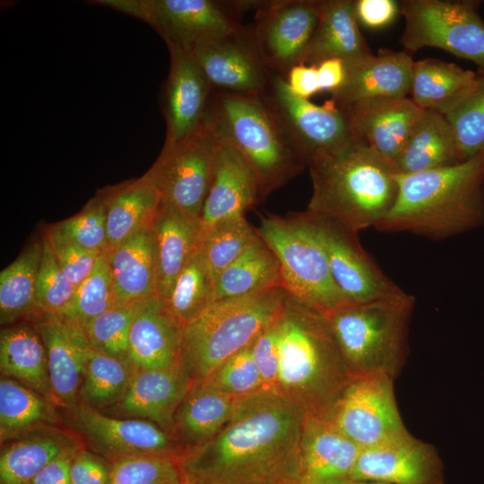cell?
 Returning <instances> with one entry per match:
<instances>
[{
    "label": "cell",
    "instance_id": "obj_1",
    "mask_svg": "<svg viewBox=\"0 0 484 484\" xmlns=\"http://www.w3.org/2000/svg\"><path fill=\"white\" fill-rule=\"evenodd\" d=\"M306 418L273 391L242 398L214 437L179 457L185 483L302 484Z\"/></svg>",
    "mask_w": 484,
    "mask_h": 484
},
{
    "label": "cell",
    "instance_id": "obj_16",
    "mask_svg": "<svg viewBox=\"0 0 484 484\" xmlns=\"http://www.w3.org/2000/svg\"><path fill=\"white\" fill-rule=\"evenodd\" d=\"M68 410L70 427L110 462L150 455L179 459L184 453L170 433L149 420L109 417L82 402Z\"/></svg>",
    "mask_w": 484,
    "mask_h": 484
},
{
    "label": "cell",
    "instance_id": "obj_40",
    "mask_svg": "<svg viewBox=\"0 0 484 484\" xmlns=\"http://www.w3.org/2000/svg\"><path fill=\"white\" fill-rule=\"evenodd\" d=\"M215 301V279L197 248L176 280L165 302L186 326L201 316Z\"/></svg>",
    "mask_w": 484,
    "mask_h": 484
},
{
    "label": "cell",
    "instance_id": "obj_3",
    "mask_svg": "<svg viewBox=\"0 0 484 484\" xmlns=\"http://www.w3.org/2000/svg\"><path fill=\"white\" fill-rule=\"evenodd\" d=\"M277 330L280 365L273 392L307 415L325 413L351 377L327 315L288 293Z\"/></svg>",
    "mask_w": 484,
    "mask_h": 484
},
{
    "label": "cell",
    "instance_id": "obj_22",
    "mask_svg": "<svg viewBox=\"0 0 484 484\" xmlns=\"http://www.w3.org/2000/svg\"><path fill=\"white\" fill-rule=\"evenodd\" d=\"M168 48L170 67L163 95L165 142H176L203 122L214 91L188 51L174 46Z\"/></svg>",
    "mask_w": 484,
    "mask_h": 484
},
{
    "label": "cell",
    "instance_id": "obj_36",
    "mask_svg": "<svg viewBox=\"0 0 484 484\" xmlns=\"http://www.w3.org/2000/svg\"><path fill=\"white\" fill-rule=\"evenodd\" d=\"M477 73L436 58L414 61L411 99L422 109L444 113L470 88Z\"/></svg>",
    "mask_w": 484,
    "mask_h": 484
},
{
    "label": "cell",
    "instance_id": "obj_57",
    "mask_svg": "<svg viewBox=\"0 0 484 484\" xmlns=\"http://www.w3.org/2000/svg\"><path fill=\"white\" fill-rule=\"evenodd\" d=\"M185 484H197V483H185Z\"/></svg>",
    "mask_w": 484,
    "mask_h": 484
},
{
    "label": "cell",
    "instance_id": "obj_55",
    "mask_svg": "<svg viewBox=\"0 0 484 484\" xmlns=\"http://www.w3.org/2000/svg\"><path fill=\"white\" fill-rule=\"evenodd\" d=\"M321 91L330 92L337 90L344 82L345 64L338 58H331L316 65Z\"/></svg>",
    "mask_w": 484,
    "mask_h": 484
},
{
    "label": "cell",
    "instance_id": "obj_45",
    "mask_svg": "<svg viewBox=\"0 0 484 484\" xmlns=\"http://www.w3.org/2000/svg\"><path fill=\"white\" fill-rule=\"evenodd\" d=\"M133 304L113 307L82 329L91 349L128 362V342Z\"/></svg>",
    "mask_w": 484,
    "mask_h": 484
},
{
    "label": "cell",
    "instance_id": "obj_43",
    "mask_svg": "<svg viewBox=\"0 0 484 484\" xmlns=\"http://www.w3.org/2000/svg\"><path fill=\"white\" fill-rule=\"evenodd\" d=\"M113 302L112 277L106 250L99 255L91 273L77 287L71 305L61 315L74 320L83 328L113 307Z\"/></svg>",
    "mask_w": 484,
    "mask_h": 484
},
{
    "label": "cell",
    "instance_id": "obj_23",
    "mask_svg": "<svg viewBox=\"0 0 484 484\" xmlns=\"http://www.w3.org/2000/svg\"><path fill=\"white\" fill-rule=\"evenodd\" d=\"M201 217L162 202L151 222L156 293L164 300L198 248Z\"/></svg>",
    "mask_w": 484,
    "mask_h": 484
},
{
    "label": "cell",
    "instance_id": "obj_25",
    "mask_svg": "<svg viewBox=\"0 0 484 484\" xmlns=\"http://www.w3.org/2000/svg\"><path fill=\"white\" fill-rule=\"evenodd\" d=\"M192 385L181 367L136 369L116 406L121 413L153 422L173 436L175 415Z\"/></svg>",
    "mask_w": 484,
    "mask_h": 484
},
{
    "label": "cell",
    "instance_id": "obj_29",
    "mask_svg": "<svg viewBox=\"0 0 484 484\" xmlns=\"http://www.w3.org/2000/svg\"><path fill=\"white\" fill-rule=\"evenodd\" d=\"M241 399L194 383L174 419L178 445L186 451L211 440L231 419Z\"/></svg>",
    "mask_w": 484,
    "mask_h": 484
},
{
    "label": "cell",
    "instance_id": "obj_12",
    "mask_svg": "<svg viewBox=\"0 0 484 484\" xmlns=\"http://www.w3.org/2000/svg\"><path fill=\"white\" fill-rule=\"evenodd\" d=\"M393 381L385 374L351 376L322 415L361 449L402 437L410 432L398 411Z\"/></svg>",
    "mask_w": 484,
    "mask_h": 484
},
{
    "label": "cell",
    "instance_id": "obj_27",
    "mask_svg": "<svg viewBox=\"0 0 484 484\" xmlns=\"http://www.w3.org/2000/svg\"><path fill=\"white\" fill-rule=\"evenodd\" d=\"M259 203L249 167L240 153L221 139L212 180L201 214L202 229L224 218L245 214Z\"/></svg>",
    "mask_w": 484,
    "mask_h": 484
},
{
    "label": "cell",
    "instance_id": "obj_13",
    "mask_svg": "<svg viewBox=\"0 0 484 484\" xmlns=\"http://www.w3.org/2000/svg\"><path fill=\"white\" fill-rule=\"evenodd\" d=\"M99 4L138 18L165 40L189 51L208 38L241 25L234 1L214 0H102Z\"/></svg>",
    "mask_w": 484,
    "mask_h": 484
},
{
    "label": "cell",
    "instance_id": "obj_53",
    "mask_svg": "<svg viewBox=\"0 0 484 484\" xmlns=\"http://www.w3.org/2000/svg\"><path fill=\"white\" fill-rule=\"evenodd\" d=\"M74 446L49 462L30 484H72L71 466L74 455L81 448Z\"/></svg>",
    "mask_w": 484,
    "mask_h": 484
},
{
    "label": "cell",
    "instance_id": "obj_33",
    "mask_svg": "<svg viewBox=\"0 0 484 484\" xmlns=\"http://www.w3.org/2000/svg\"><path fill=\"white\" fill-rule=\"evenodd\" d=\"M77 445L68 434L48 426L33 430L2 449L0 484H30L49 462Z\"/></svg>",
    "mask_w": 484,
    "mask_h": 484
},
{
    "label": "cell",
    "instance_id": "obj_14",
    "mask_svg": "<svg viewBox=\"0 0 484 484\" xmlns=\"http://www.w3.org/2000/svg\"><path fill=\"white\" fill-rule=\"evenodd\" d=\"M306 213L324 246L333 279L349 304L403 292L363 249L357 232L308 210Z\"/></svg>",
    "mask_w": 484,
    "mask_h": 484
},
{
    "label": "cell",
    "instance_id": "obj_8",
    "mask_svg": "<svg viewBox=\"0 0 484 484\" xmlns=\"http://www.w3.org/2000/svg\"><path fill=\"white\" fill-rule=\"evenodd\" d=\"M259 236L276 255L283 289L296 300L326 315L348 305L337 288L324 246L305 212L261 216Z\"/></svg>",
    "mask_w": 484,
    "mask_h": 484
},
{
    "label": "cell",
    "instance_id": "obj_4",
    "mask_svg": "<svg viewBox=\"0 0 484 484\" xmlns=\"http://www.w3.org/2000/svg\"><path fill=\"white\" fill-rule=\"evenodd\" d=\"M307 168L312 181L307 210L354 232L375 228L394 203L400 172L363 141L317 158Z\"/></svg>",
    "mask_w": 484,
    "mask_h": 484
},
{
    "label": "cell",
    "instance_id": "obj_38",
    "mask_svg": "<svg viewBox=\"0 0 484 484\" xmlns=\"http://www.w3.org/2000/svg\"><path fill=\"white\" fill-rule=\"evenodd\" d=\"M43 241L34 242L0 273V322L35 315L36 285Z\"/></svg>",
    "mask_w": 484,
    "mask_h": 484
},
{
    "label": "cell",
    "instance_id": "obj_11",
    "mask_svg": "<svg viewBox=\"0 0 484 484\" xmlns=\"http://www.w3.org/2000/svg\"><path fill=\"white\" fill-rule=\"evenodd\" d=\"M479 2L403 0L405 28L400 42L405 51L426 47L444 49L475 63L484 72V22Z\"/></svg>",
    "mask_w": 484,
    "mask_h": 484
},
{
    "label": "cell",
    "instance_id": "obj_2",
    "mask_svg": "<svg viewBox=\"0 0 484 484\" xmlns=\"http://www.w3.org/2000/svg\"><path fill=\"white\" fill-rule=\"evenodd\" d=\"M398 191L376 225L439 240L484 225V151L457 165L397 175Z\"/></svg>",
    "mask_w": 484,
    "mask_h": 484
},
{
    "label": "cell",
    "instance_id": "obj_6",
    "mask_svg": "<svg viewBox=\"0 0 484 484\" xmlns=\"http://www.w3.org/2000/svg\"><path fill=\"white\" fill-rule=\"evenodd\" d=\"M415 298L406 292L348 304L328 315L351 376L385 374L395 380L408 358Z\"/></svg>",
    "mask_w": 484,
    "mask_h": 484
},
{
    "label": "cell",
    "instance_id": "obj_28",
    "mask_svg": "<svg viewBox=\"0 0 484 484\" xmlns=\"http://www.w3.org/2000/svg\"><path fill=\"white\" fill-rule=\"evenodd\" d=\"M373 54L360 33L354 0H322L318 22L303 58L316 66L338 58L351 63Z\"/></svg>",
    "mask_w": 484,
    "mask_h": 484
},
{
    "label": "cell",
    "instance_id": "obj_19",
    "mask_svg": "<svg viewBox=\"0 0 484 484\" xmlns=\"http://www.w3.org/2000/svg\"><path fill=\"white\" fill-rule=\"evenodd\" d=\"M185 327L158 294L134 303L128 362L135 369L180 367Z\"/></svg>",
    "mask_w": 484,
    "mask_h": 484
},
{
    "label": "cell",
    "instance_id": "obj_54",
    "mask_svg": "<svg viewBox=\"0 0 484 484\" xmlns=\"http://www.w3.org/2000/svg\"><path fill=\"white\" fill-rule=\"evenodd\" d=\"M286 82L290 91L302 99H308L321 91L315 65L299 64L293 66L287 74Z\"/></svg>",
    "mask_w": 484,
    "mask_h": 484
},
{
    "label": "cell",
    "instance_id": "obj_31",
    "mask_svg": "<svg viewBox=\"0 0 484 484\" xmlns=\"http://www.w3.org/2000/svg\"><path fill=\"white\" fill-rule=\"evenodd\" d=\"M463 161L453 127L445 116L424 109L395 166L401 174H415Z\"/></svg>",
    "mask_w": 484,
    "mask_h": 484
},
{
    "label": "cell",
    "instance_id": "obj_32",
    "mask_svg": "<svg viewBox=\"0 0 484 484\" xmlns=\"http://www.w3.org/2000/svg\"><path fill=\"white\" fill-rule=\"evenodd\" d=\"M98 193L106 206L108 250L150 225L161 203L160 193L143 175Z\"/></svg>",
    "mask_w": 484,
    "mask_h": 484
},
{
    "label": "cell",
    "instance_id": "obj_41",
    "mask_svg": "<svg viewBox=\"0 0 484 484\" xmlns=\"http://www.w3.org/2000/svg\"><path fill=\"white\" fill-rule=\"evenodd\" d=\"M258 238L256 228L245 214H236L203 229L198 248L216 280Z\"/></svg>",
    "mask_w": 484,
    "mask_h": 484
},
{
    "label": "cell",
    "instance_id": "obj_56",
    "mask_svg": "<svg viewBox=\"0 0 484 484\" xmlns=\"http://www.w3.org/2000/svg\"><path fill=\"white\" fill-rule=\"evenodd\" d=\"M334 484H387V483L376 482V481L353 480L349 479V480H342Z\"/></svg>",
    "mask_w": 484,
    "mask_h": 484
},
{
    "label": "cell",
    "instance_id": "obj_42",
    "mask_svg": "<svg viewBox=\"0 0 484 484\" xmlns=\"http://www.w3.org/2000/svg\"><path fill=\"white\" fill-rule=\"evenodd\" d=\"M442 114L453 127L464 161L484 151V72Z\"/></svg>",
    "mask_w": 484,
    "mask_h": 484
},
{
    "label": "cell",
    "instance_id": "obj_26",
    "mask_svg": "<svg viewBox=\"0 0 484 484\" xmlns=\"http://www.w3.org/2000/svg\"><path fill=\"white\" fill-rule=\"evenodd\" d=\"M360 450L324 415H307L301 439L302 484L349 480Z\"/></svg>",
    "mask_w": 484,
    "mask_h": 484
},
{
    "label": "cell",
    "instance_id": "obj_21",
    "mask_svg": "<svg viewBox=\"0 0 484 484\" xmlns=\"http://www.w3.org/2000/svg\"><path fill=\"white\" fill-rule=\"evenodd\" d=\"M340 109L356 134L394 164L424 110L408 96L369 98Z\"/></svg>",
    "mask_w": 484,
    "mask_h": 484
},
{
    "label": "cell",
    "instance_id": "obj_51",
    "mask_svg": "<svg viewBox=\"0 0 484 484\" xmlns=\"http://www.w3.org/2000/svg\"><path fill=\"white\" fill-rule=\"evenodd\" d=\"M112 462L81 447L72 462V484H108Z\"/></svg>",
    "mask_w": 484,
    "mask_h": 484
},
{
    "label": "cell",
    "instance_id": "obj_34",
    "mask_svg": "<svg viewBox=\"0 0 484 484\" xmlns=\"http://www.w3.org/2000/svg\"><path fill=\"white\" fill-rule=\"evenodd\" d=\"M0 369L53 402L45 346L34 327L22 324L1 331Z\"/></svg>",
    "mask_w": 484,
    "mask_h": 484
},
{
    "label": "cell",
    "instance_id": "obj_35",
    "mask_svg": "<svg viewBox=\"0 0 484 484\" xmlns=\"http://www.w3.org/2000/svg\"><path fill=\"white\" fill-rule=\"evenodd\" d=\"M283 288L281 264L259 238L215 280L216 301Z\"/></svg>",
    "mask_w": 484,
    "mask_h": 484
},
{
    "label": "cell",
    "instance_id": "obj_50",
    "mask_svg": "<svg viewBox=\"0 0 484 484\" xmlns=\"http://www.w3.org/2000/svg\"><path fill=\"white\" fill-rule=\"evenodd\" d=\"M277 319L251 342L253 359L259 370L264 391H274L278 378L280 355Z\"/></svg>",
    "mask_w": 484,
    "mask_h": 484
},
{
    "label": "cell",
    "instance_id": "obj_7",
    "mask_svg": "<svg viewBox=\"0 0 484 484\" xmlns=\"http://www.w3.org/2000/svg\"><path fill=\"white\" fill-rule=\"evenodd\" d=\"M288 292L273 288L220 299L185 327L180 367L193 383L248 346L280 315Z\"/></svg>",
    "mask_w": 484,
    "mask_h": 484
},
{
    "label": "cell",
    "instance_id": "obj_46",
    "mask_svg": "<svg viewBox=\"0 0 484 484\" xmlns=\"http://www.w3.org/2000/svg\"><path fill=\"white\" fill-rule=\"evenodd\" d=\"M42 241L43 250L37 277L34 316L43 314L61 315L71 305L77 288L62 272L45 237Z\"/></svg>",
    "mask_w": 484,
    "mask_h": 484
},
{
    "label": "cell",
    "instance_id": "obj_30",
    "mask_svg": "<svg viewBox=\"0 0 484 484\" xmlns=\"http://www.w3.org/2000/svg\"><path fill=\"white\" fill-rule=\"evenodd\" d=\"M108 257L113 285V307L132 305L157 294L151 223L108 250Z\"/></svg>",
    "mask_w": 484,
    "mask_h": 484
},
{
    "label": "cell",
    "instance_id": "obj_44",
    "mask_svg": "<svg viewBox=\"0 0 484 484\" xmlns=\"http://www.w3.org/2000/svg\"><path fill=\"white\" fill-rule=\"evenodd\" d=\"M108 484H185L179 459L150 455L112 462Z\"/></svg>",
    "mask_w": 484,
    "mask_h": 484
},
{
    "label": "cell",
    "instance_id": "obj_10",
    "mask_svg": "<svg viewBox=\"0 0 484 484\" xmlns=\"http://www.w3.org/2000/svg\"><path fill=\"white\" fill-rule=\"evenodd\" d=\"M221 138L207 120L176 142H165L143 176L158 190L161 201L201 217L213 177Z\"/></svg>",
    "mask_w": 484,
    "mask_h": 484
},
{
    "label": "cell",
    "instance_id": "obj_52",
    "mask_svg": "<svg viewBox=\"0 0 484 484\" xmlns=\"http://www.w3.org/2000/svg\"><path fill=\"white\" fill-rule=\"evenodd\" d=\"M355 10L358 21L369 28H380L394 20L399 8L393 0H357Z\"/></svg>",
    "mask_w": 484,
    "mask_h": 484
},
{
    "label": "cell",
    "instance_id": "obj_49",
    "mask_svg": "<svg viewBox=\"0 0 484 484\" xmlns=\"http://www.w3.org/2000/svg\"><path fill=\"white\" fill-rule=\"evenodd\" d=\"M62 272L77 288L93 271L103 252L90 251L65 239L51 228L44 236Z\"/></svg>",
    "mask_w": 484,
    "mask_h": 484
},
{
    "label": "cell",
    "instance_id": "obj_20",
    "mask_svg": "<svg viewBox=\"0 0 484 484\" xmlns=\"http://www.w3.org/2000/svg\"><path fill=\"white\" fill-rule=\"evenodd\" d=\"M34 317V325L46 350L53 402L65 409L80 402L84 358L89 341L74 320L57 314Z\"/></svg>",
    "mask_w": 484,
    "mask_h": 484
},
{
    "label": "cell",
    "instance_id": "obj_37",
    "mask_svg": "<svg viewBox=\"0 0 484 484\" xmlns=\"http://www.w3.org/2000/svg\"><path fill=\"white\" fill-rule=\"evenodd\" d=\"M47 398L11 377L0 380L1 443L19 438L54 423L52 406Z\"/></svg>",
    "mask_w": 484,
    "mask_h": 484
},
{
    "label": "cell",
    "instance_id": "obj_47",
    "mask_svg": "<svg viewBox=\"0 0 484 484\" xmlns=\"http://www.w3.org/2000/svg\"><path fill=\"white\" fill-rule=\"evenodd\" d=\"M196 383L238 398L264 391L261 376L253 359L251 343L223 361L203 380Z\"/></svg>",
    "mask_w": 484,
    "mask_h": 484
},
{
    "label": "cell",
    "instance_id": "obj_9",
    "mask_svg": "<svg viewBox=\"0 0 484 484\" xmlns=\"http://www.w3.org/2000/svg\"><path fill=\"white\" fill-rule=\"evenodd\" d=\"M260 99L307 167L317 158L339 152L362 141L347 115L331 100L316 105L299 98L279 74L272 73Z\"/></svg>",
    "mask_w": 484,
    "mask_h": 484
},
{
    "label": "cell",
    "instance_id": "obj_39",
    "mask_svg": "<svg viewBox=\"0 0 484 484\" xmlns=\"http://www.w3.org/2000/svg\"><path fill=\"white\" fill-rule=\"evenodd\" d=\"M135 368L124 361L87 349L84 358L80 402L99 410L117 404L125 395Z\"/></svg>",
    "mask_w": 484,
    "mask_h": 484
},
{
    "label": "cell",
    "instance_id": "obj_5",
    "mask_svg": "<svg viewBox=\"0 0 484 484\" xmlns=\"http://www.w3.org/2000/svg\"><path fill=\"white\" fill-rule=\"evenodd\" d=\"M206 118L244 158L260 203L307 167L260 97L214 91Z\"/></svg>",
    "mask_w": 484,
    "mask_h": 484
},
{
    "label": "cell",
    "instance_id": "obj_48",
    "mask_svg": "<svg viewBox=\"0 0 484 484\" xmlns=\"http://www.w3.org/2000/svg\"><path fill=\"white\" fill-rule=\"evenodd\" d=\"M50 228L65 239L87 250H108L106 206L99 193L80 212Z\"/></svg>",
    "mask_w": 484,
    "mask_h": 484
},
{
    "label": "cell",
    "instance_id": "obj_17",
    "mask_svg": "<svg viewBox=\"0 0 484 484\" xmlns=\"http://www.w3.org/2000/svg\"><path fill=\"white\" fill-rule=\"evenodd\" d=\"M322 0L262 1L253 34L272 73L287 77L303 58L316 28Z\"/></svg>",
    "mask_w": 484,
    "mask_h": 484
},
{
    "label": "cell",
    "instance_id": "obj_15",
    "mask_svg": "<svg viewBox=\"0 0 484 484\" xmlns=\"http://www.w3.org/2000/svg\"><path fill=\"white\" fill-rule=\"evenodd\" d=\"M213 91L260 97L272 72L255 39L252 26L239 25L195 44L188 51Z\"/></svg>",
    "mask_w": 484,
    "mask_h": 484
},
{
    "label": "cell",
    "instance_id": "obj_18",
    "mask_svg": "<svg viewBox=\"0 0 484 484\" xmlns=\"http://www.w3.org/2000/svg\"><path fill=\"white\" fill-rule=\"evenodd\" d=\"M350 479L387 484H444V465L434 445L410 433L361 449Z\"/></svg>",
    "mask_w": 484,
    "mask_h": 484
},
{
    "label": "cell",
    "instance_id": "obj_24",
    "mask_svg": "<svg viewBox=\"0 0 484 484\" xmlns=\"http://www.w3.org/2000/svg\"><path fill=\"white\" fill-rule=\"evenodd\" d=\"M414 61L406 51L382 48L351 63H344L343 83L332 91L331 101L343 108L375 97H404L411 93Z\"/></svg>",
    "mask_w": 484,
    "mask_h": 484
}]
</instances>
